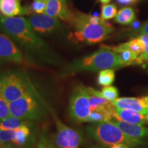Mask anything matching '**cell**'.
<instances>
[{
  "label": "cell",
  "instance_id": "cell-1",
  "mask_svg": "<svg viewBox=\"0 0 148 148\" xmlns=\"http://www.w3.org/2000/svg\"><path fill=\"white\" fill-rule=\"evenodd\" d=\"M66 21L69 22L75 29L71 38L75 41L87 45L102 42L113 31L112 25L103 21L101 16L80 12L70 11Z\"/></svg>",
  "mask_w": 148,
  "mask_h": 148
},
{
  "label": "cell",
  "instance_id": "cell-2",
  "mask_svg": "<svg viewBox=\"0 0 148 148\" xmlns=\"http://www.w3.org/2000/svg\"><path fill=\"white\" fill-rule=\"evenodd\" d=\"M0 29L31 53H42L47 51V45L33 30L27 18L23 16L7 17L0 14Z\"/></svg>",
  "mask_w": 148,
  "mask_h": 148
},
{
  "label": "cell",
  "instance_id": "cell-3",
  "mask_svg": "<svg viewBox=\"0 0 148 148\" xmlns=\"http://www.w3.org/2000/svg\"><path fill=\"white\" fill-rule=\"evenodd\" d=\"M122 67L118 54L108 46H101L89 56L77 59L61 70L62 76L73 75L82 71H100Z\"/></svg>",
  "mask_w": 148,
  "mask_h": 148
},
{
  "label": "cell",
  "instance_id": "cell-4",
  "mask_svg": "<svg viewBox=\"0 0 148 148\" xmlns=\"http://www.w3.org/2000/svg\"><path fill=\"white\" fill-rule=\"evenodd\" d=\"M86 131L90 138L107 147L123 143L128 145L130 148H136L146 143L143 139L127 136L110 121L91 123L86 126Z\"/></svg>",
  "mask_w": 148,
  "mask_h": 148
},
{
  "label": "cell",
  "instance_id": "cell-5",
  "mask_svg": "<svg viewBox=\"0 0 148 148\" xmlns=\"http://www.w3.org/2000/svg\"><path fill=\"white\" fill-rule=\"evenodd\" d=\"M36 90L25 71L8 70L0 74V94L8 102Z\"/></svg>",
  "mask_w": 148,
  "mask_h": 148
},
{
  "label": "cell",
  "instance_id": "cell-6",
  "mask_svg": "<svg viewBox=\"0 0 148 148\" xmlns=\"http://www.w3.org/2000/svg\"><path fill=\"white\" fill-rule=\"evenodd\" d=\"M47 108L37 90L9 102L10 115L25 121H40L47 114Z\"/></svg>",
  "mask_w": 148,
  "mask_h": 148
},
{
  "label": "cell",
  "instance_id": "cell-7",
  "mask_svg": "<svg viewBox=\"0 0 148 148\" xmlns=\"http://www.w3.org/2000/svg\"><path fill=\"white\" fill-rule=\"evenodd\" d=\"M54 118L56 132L53 135V141L56 148H79L84 142V137L80 131L74 130L64 124L56 114L52 112Z\"/></svg>",
  "mask_w": 148,
  "mask_h": 148
},
{
  "label": "cell",
  "instance_id": "cell-8",
  "mask_svg": "<svg viewBox=\"0 0 148 148\" xmlns=\"http://www.w3.org/2000/svg\"><path fill=\"white\" fill-rule=\"evenodd\" d=\"M90 112L88 96L82 84L75 86L72 90L69 100V114L75 121L86 122Z\"/></svg>",
  "mask_w": 148,
  "mask_h": 148
},
{
  "label": "cell",
  "instance_id": "cell-9",
  "mask_svg": "<svg viewBox=\"0 0 148 148\" xmlns=\"http://www.w3.org/2000/svg\"><path fill=\"white\" fill-rule=\"evenodd\" d=\"M29 25L36 34H49L60 27L59 18L45 14H35L27 18Z\"/></svg>",
  "mask_w": 148,
  "mask_h": 148
},
{
  "label": "cell",
  "instance_id": "cell-10",
  "mask_svg": "<svg viewBox=\"0 0 148 148\" xmlns=\"http://www.w3.org/2000/svg\"><path fill=\"white\" fill-rule=\"evenodd\" d=\"M0 60L21 63L23 60V55L10 37L4 33L0 32Z\"/></svg>",
  "mask_w": 148,
  "mask_h": 148
},
{
  "label": "cell",
  "instance_id": "cell-11",
  "mask_svg": "<svg viewBox=\"0 0 148 148\" xmlns=\"http://www.w3.org/2000/svg\"><path fill=\"white\" fill-rule=\"evenodd\" d=\"M112 102L116 108L134 110L145 115L148 114V95L138 97L117 98Z\"/></svg>",
  "mask_w": 148,
  "mask_h": 148
},
{
  "label": "cell",
  "instance_id": "cell-12",
  "mask_svg": "<svg viewBox=\"0 0 148 148\" xmlns=\"http://www.w3.org/2000/svg\"><path fill=\"white\" fill-rule=\"evenodd\" d=\"M30 8L23 7L21 0H0V14L7 17H13L29 14Z\"/></svg>",
  "mask_w": 148,
  "mask_h": 148
},
{
  "label": "cell",
  "instance_id": "cell-13",
  "mask_svg": "<svg viewBox=\"0 0 148 148\" xmlns=\"http://www.w3.org/2000/svg\"><path fill=\"white\" fill-rule=\"evenodd\" d=\"M70 11L66 5V0H47L45 14L52 17L66 21Z\"/></svg>",
  "mask_w": 148,
  "mask_h": 148
},
{
  "label": "cell",
  "instance_id": "cell-14",
  "mask_svg": "<svg viewBox=\"0 0 148 148\" xmlns=\"http://www.w3.org/2000/svg\"><path fill=\"white\" fill-rule=\"evenodd\" d=\"M115 119L134 125H143L147 123L146 115L130 109L116 108Z\"/></svg>",
  "mask_w": 148,
  "mask_h": 148
},
{
  "label": "cell",
  "instance_id": "cell-15",
  "mask_svg": "<svg viewBox=\"0 0 148 148\" xmlns=\"http://www.w3.org/2000/svg\"><path fill=\"white\" fill-rule=\"evenodd\" d=\"M110 121L116 125L127 136L140 139L148 138V127H145L143 125L130 124L116 119H112Z\"/></svg>",
  "mask_w": 148,
  "mask_h": 148
},
{
  "label": "cell",
  "instance_id": "cell-16",
  "mask_svg": "<svg viewBox=\"0 0 148 148\" xmlns=\"http://www.w3.org/2000/svg\"><path fill=\"white\" fill-rule=\"evenodd\" d=\"M109 47L116 53L119 52L123 49H129V50L134 51V53H137L138 55L141 54L145 50V45H144L143 40L140 39L138 36L134 38V39L130 40L128 42H123V43L120 44L119 45Z\"/></svg>",
  "mask_w": 148,
  "mask_h": 148
},
{
  "label": "cell",
  "instance_id": "cell-17",
  "mask_svg": "<svg viewBox=\"0 0 148 148\" xmlns=\"http://www.w3.org/2000/svg\"><path fill=\"white\" fill-rule=\"evenodd\" d=\"M136 15L131 7H124L117 12L114 16V21L121 25H129L135 20Z\"/></svg>",
  "mask_w": 148,
  "mask_h": 148
},
{
  "label": "cell",
  "instance_id": "cell-18",
  "mask_svg": "<svg viewBox=\"0 0 148 148\" xmlns=\"http://www.w3.org/2000/svg\"><path fill=\"white\" fill-rule=\"evenodd\" d=\"M23 125H27V121L10 115L0 121V130H15Z\"/></svg>",
  "mask_w": 148,
  "mask_h": 148
},
{
  "label": "cell",
  "instance_id": "cell-19",
  "mask_svg": "<svg viewBox=\"0 0 148 148\" xmlns=\"http://www.w3.org/2000/svg\"><path fill=\"white\" fill-rule=\"evenodd\" d=\"M119 56L122 67L130 65L138 64V59L139 55L129 49H123L116 53Z\"/></svg>",
  "mask_w": 148,
  "mask_h": 148
},
{
  "label": "cell",
  "instance_id": "cell-20",
  "mask_svg": "<svg viewBox=\"0 0 148 148\" xmlns=\"http://www.w3.org/2000/svg\"><path fill=\"white\" fill-rule=\"evenodd\" d=\"M30 134V130L27 125H23L16 130L15 136L12 141V143L17 146L23 145L25 143L26 140Z\"/></svg>",
  "mask_w": 148,
  "mask_h": 148
},
{
  "label": "cell",
  "instance_id": "cell-21",
  "mask_svg": "<svg viewBox=\"0 0 148 148\" xmlns=\"http://www.w3.org/2000/svg\"><path fill=\"white\" fill-rule=\"evenodd\" d=\"M115 77L114 69H108L100 71L97 77L98 84L101 86H110L113 83Z\"/></svg>",
  "mask_w": 148,
  "mask_h": 148
},
{
  "label": "cell",
  "instance_id": "cell-22",
  "mask_svg": "<svg viewBox=\"0 0 148 148\" xmlns=\"http://www.w3.org/2000/svg\"><path fill=\"white\" fill-rule=\"evenodd\" d=\"M117 13V8L115 5L112 3H108V4L103 5L101 6V18L103 21L110 19L114 18Z\"/></svg>",
  "mask_w": 148,
  "mask_h": 148
},
{
  "label": "cell",
  "instance_id": "cell-23",
  "mask_svg": "<svg viewBox=\"0 0 148 148\" xmlns=\"http://www.w3.org/2000/svg\"><path fill=\"white\" fill-rule=\"evenodd\" d=\"M101 97L105 98L107 100L113 101L118 98L119 90L115 86H104L101 90Z\"/></svg>",
  "mask_w": 148,
  "mask_h": 148
},
{
  "label": "cell",
  "instance_id": "cell-24",
  "mask_svg": "<svg viewBox=\"0 0 148 148\" xmlns=\"http://www.w3.org/2000/svg\"><path fill=\"white\" fill-rule=\"evenodd\" d=\"M138 37L143 40L145 45V50L141 54L139 55L138 59V64L143 65L145 62L148 61V35L147 34H139Z\"/></svg>",
  "mask_w": 148,
  "mask_h": 148
},
{
  "label": "cell",
  "instance_id": "cell-25",
  "mask_svg": "<svg viewBox=\"0 0 148 148\" xmlns=\"http://www.w3.org/2000/svg\"><path fill=\"white\" fill-rule=\"evenodd\" d=\"M47 5V0H34L30 5V10L36 14H44Z\"/></svg>",
  "mask_w": 148,
  "mask_h": 148
},
{
  "label": "cell",
  "instance_id": "cell-26",
  "mask_svg": "<svg viewBox=\"0 0 148 148\" xmlns=\"http://www.w3.org/2000/svg\"><path fill=\"white\" fill-rule=\"evenodd\" d=\"M10 116L9 103L0 94V121Z\"/></svg>",
  "mask_w": 148,
  "mask_h": 148
},
{
  "label": "cell",
  "instance_id": "cell-27",
  "mask_svg": "<svg viewBox=\"0 0 148 148\" xmlns=\"http://www.w3.org/2000/svg\"><path fill=\"white\" fill-rule=\"evenodd\" d=\"M15 130H0V145L13 141Z\"/></svg>",
  "mask_w": 148,
  "mask_h": 148
},
{
  "label": "cell",
  "instance_id": "cell-28",
  "mask_svg": "<svg viewBox=\"0 0 148 148\" xmlns=\"http://www.w3.org/2000/svg\"><path fill=\"white\" fill-rule=\"evenodd\" d=\"M36 148H56L53 145L51 140L45 134H42L40 136L38 143Z\"/></svg>",
  "mask_w": 148,
  "mask_h": 148
},
{
  "label": "cell",
  "instance_id": "cell-29",
  "mask_svg": "<svg viewBox=\"0 0 148 148\" xmlns=\"http://www.w3.org/2000/svg\"><path fill=\"white\" fill-rule=\"evenodd\" d=\"M141 25L142 23L139 21L134 20L132 23H130V28L132 29V32L138 33V31H139L140 27H141Z\"/></svg>",
  "mask_w": 148,
  "mask_h": 148
},
{
  "label": "cell",
  "instance_id": "cell-30",
  "mask_svg": "<svg viewBox=\"0 0 148 148\" xmlns=\"http://www.w3.org/2000/svg\"><path fill=\"white\" fill-rule=\"evenodd\" d=\"M139 34H147L148 35V21L142 23L141 27L138 31Z\"/></svg>",
  "mask_w": 148,
  "mask_h": 148
},
{
  "label": "cell",
  "instance_id": "cell-31",
  "mask_svg": "<svg viewBox=\"0 0 148 148\" xmlns=\"http://www.w3.org/2000/svg\"><path fill=\"white\" fill-rule=\"evenodd\" d=\"M0 148H18L15 144H14L12 142H9V143L1 144Z\"/></svg>",
  "mask_w": 148,
  "mask_h": 148
},
{
  "label": "cell",
  "instance_id": "cell-32",
  "mask_svg": "<svg viewBox=\"0 0 148 148\" xmlns=\"http://www.w3.org/2000/svg\"><path fill=\"white\" fill-rule=\"evenodd\" d=\"M110 148H130V147L128 145H125V144L119 143V144H115V145L111 146Z\"/></svg>",
  "mask_w": 148,
  "mask_h": 148
},
{
  "label": "cell",
  "instance_id": "cell-33",
  "mask_svg": "<svg viewBox=\"0 0 148 148\" xmlns=\"http://www.w3.org/2000/svg\"><path fill=\"white\" fill-rule=\"evenodd\" d=\"M117 1L119 3H121V4L127 5L133 3L134 1V0H117Z\"/></svg>",
  "mask_w": 148,
  "mask_h": 148
},
{
  "label": "cell",
  "instance_id": "cell-34",
  "mask_svg": "<svg viewBox=\"0 0 148 148\" xmlns=\"http://www.w3.org/2000/svg\"><path fill=\"white\" fill-rule=\"evenodd\" d=\"M89 148H105L103 146L100 145H92L90 146Z\"/></svg>",
  "mask_w": 148,
  "mask_h": 148
},
{
  "label": "cell",
  "instance_id": "cell-35",
  "mask_svg": "<svg viewBox=\"0 0 148 148\" xmlns=\"http://www.w3.org/2000/svg\"><path fill=\"white\" fill-rule=\"evenodd\" d=\"M100 2L102 3L103 5H106V4H108V3L110 2L111 0H99Z\"/></svg>",
  "mask_w": 148,
  "mask_h": 148
},
{
  "label": "cell",
  "instance_id": "cell-36",
  "mask_svg": "<svg viewBox=\"0 0 148 148\" xmlns=\"http://www.w3.org/2000/svg\"><path fill=\"white\" fill-rule=\"evenodd\" d=\"M143 67L145 68V69H147V71H148V61H147V62H145V63L143 64Z\"/></svg>",
  "mask_w": 148,
  "mask_h": 148
},
{
  "label": "cell",
  "instance_id": "cell-37",
  "mask_svg": "<svg viewBox=\"0 0 148 148\" xmlns=\"http://www.w3.org/2000/svg\"><path fill=\"white\" fill-rule=\"evenodd\" d=\"M3 62H3V61L0 60V68H1V66H2V65H3Z\"/></svg>",
  "mask_w": 148,
  "mask_h": 148
},
{
  "label": "cell",
  "instance_id": "cell-38",
  "mask_svg": "<svg viewBox=\"0 0 148 148\" xmlns=\"http://www.w3.org/2000/svg\"><path fill=\"white\" fill-rule=\"evenodd\" d=\"M146 119H147V123H148V114H146Z\"/></svg>",
  "mask_w": 148,
  "mask_h": 148
},
{
  "label": "cell",
  "instance_id": "cell-39",
  "mask_svg": "<svg viewBox=\"0 0 148 148\" xmlns=\"http://www.w3.org/2000/svg\"><path fill=\"white\" fill-rule=\"evenodd\" d=\"M134 1H136V0H134Z\"/></svg>",
  "mask_w": 148,
  "mask_h": 148
}]
</instances>
